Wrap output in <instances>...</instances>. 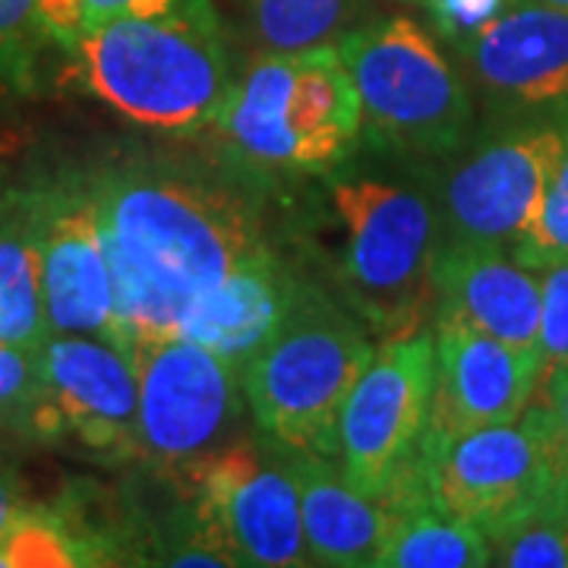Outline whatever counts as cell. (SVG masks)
Listing matches in <instances>:
<instances>
[{"label": "cell", "instance_id": "obj_3", "mask_svg": "<svg viewBox=\"0 0 568 568\" xmlns=\"http://www.w3.org/2000/svg\"><path fill=\"white\" fill-rule=\"evenodd\" d=\"M376 345L338 306L301 287L282 328L241 369V392L282 452L338 455V417Z\"/></svg>", "mask_w": 568, "mask_h": 568}, {"label": "cell", "instance_id": "obj_32", "mask_svg": "<svg viewBox=\"0 0 568 568\" xmlns=\"http://www.w3.org/2000/svg\"><path fill=\"white\" fill-rule=\"evenodd\" d=\"M534 3H547V7H559V10H568V0H534Z\"/></svg>", "mask_w": 568, "mask_h": 568}, {"label": "cell", "instance_id": "obj_13", "mask_svg": "<svg viewBox=\"0 0 568 568\" xmlns=\"http://www.w3.org/2000/svg\"><path fill=\"white\" fill-rule=\"evenodd\" d=\"M48 335L114 338V287L92 186L29 193Z\"/></svg>", "mask_w": 568, "mask_h": 568}, {"label": "cell", "instance_id": "obj_19", "mask_svg": "<svg viewBox=\"0 0 568 568\" xmlns=\"http://www.w3.org/2000/svg\"><path fill=\"white\" fill-rule=\"evenodd\" d=\"M48 338L41 265L29 193L0 196V342L41 347Z\"/></svg>", "mask_w": 568, "mask_h": 568}, {"label": "cell", "instance_id": "obj_22", "mask_svg": "<svg viewBox=\"0 0 568 568\" xmlns=\"http://www.w3.org/2000/svg\"><path fill=\"white\" fill-rule=\"evenodd\" d=\"M89 556L92 552L41 508L0 537V568H73L89 566Z\"/></svg>", "mask_w": 568, "mask_h": 568}, {"label": "cell", "instance_id": "obj_25", "mask_svg": "<svg viewBox=\"0 0 568 568\" xmlns=\"http://www.w3.org/2000/svg\"><path fill=\"white\" fill-rule=\"evenodd\" d=\"M41 405L39 354L0 342V426L29 429Z\"/></svg>", "mask_w": 568, "mask_h": 568}, {"label": "cell", "instance_id": "obj_8", "mask_svg": "<svg viewBox=\"0 0 568 568\" xmlns=\"http://www.w3.org/2000/svg\"><path fill=\"white\" fill-rule=\"evenodd\" d=\"M433 332L386 338L376 347L338 417V458L351 487L379 499L424 446L433 398Z\"/></svg>", "mask_w": 568, "mask_h": 568}, {"label": "cell", "instance_id": "obj_16", "mask_svg": "<svg viewBox=\"0 0 568 568\" xmlns=\"http://www.w3.org/2000/svg\"><path fill=\"white\" fill-rule=\"evenodd\" d=\"M477 82L511 108L568 104V10L508 0L465 44Z\"/></svg>", "mask_w": 568, "mask_h": 568}, {"label": "cell", "instance_id": "obj_12", "mask_svg": "<svg viewBox=\"0 0 568 568\" xmlns=\"http://www.w3.org/2000/svg\"><path fill=\"white\" fill-rule=\"evenodd\" d=\"M41 369V405L32 433L41 439L77 436L102 455L136 452L140 386L133 361L104 338L48 335L36 347Z\"/></svg>", "mask_w": 568, "mask_h": 568}, {"label": "cell", "instance_id": "obj_9", "mask_svg": "<svg viewBox=\"0 0 568 568\" xmlns=\"http://www.w3.org/2000/svg\"><path fill=\"white\" fill-rule=\"evenodd\" d=\"M190 489L193 511L237 566H310L304 518L294 477L284 462L250 443L212 448L178 470Z\"/></svg>", "mask_w": 568, "mask_h": 568}, {"label": "cell", "instance_id": "obj_5", "mask_svg": "<svg viewBox=\"0 0 568 568\" xmlns=\"http://www.w3.org/2000/svg\"><path fill=\"white\" fill-rule=\"evenodd\" d=\"M361 99L364 133L398 155L443 159L470 133L474 104L436 39L386 17L335 41Z\"/></svg>", "mask_w": 568, "mask_h": 568}, {"label": "cell", "instance_id": "obj_23", "mask_svg": "<svg viewBox=\"0 0 568 568\" xmlns=\"http://www.w3.org/2000/svg\"><path fill=\"white\" fill-rule=\"evenodd\" d=\"M559 123H562L566 142H562L559 164L549 178L540 215L528 234L511 246V256L534 272H544L556 263H568V108Z\"/></svg>", "mask_w": 568, "mask_h": 568}, {"label": "cell", "instance_id": "obj_17", "mask_svg": "<svg viewBox=\"0 0 568 568\" xmlns=\"http://www.w3.org/2000/svg\"><path fill=\"white\" fill-rule=\"evenodd\" d=\"M304 284L284 272L275 253L237 265L222 282L183 304L178 335L209 347L237 373L282 328Z\"/></svg>", "mask_w": 568, "mask_h": 568}, {"label": "cell", "instance_id": "obj_30", "mask_svg": "<svg viewBox=\"0 0 568 568\" xmlns=\"http://www.w3.org/2000/svg\"><path fill=\"white\" fill-rule=\"evenodd\" d=\"M82 3L85 0H39V13L48 39H54L67 51L77 44L82 32Z\"/></svg>", "mask_w": 568, "mask_h": 568}, {"label": "cell", "instance_id": "obj_2", "mask_svg": "<svg viewBox=\"0 0 568 568\" xmlns=\"http://www.w3.org/2000/svg\"><path fill=\"white\" fill-rule=\"evenodd\" d=\"M92 193L104 241L181 304L268 253L253 209L219 186L126 168L92 183Z\"/></svg>", "mask_w": 568, "mask_h": 568}, {"label": "cell", "instance_id": "obj_21", "mask_svg": "<svg viewBox=\"0 0 568 568\" xmlns=\"http://www.w3.org/2000/svg\"><path fill=\"white\" fill-rule=\"evenodd\" d=\"M268 51H306L345 36L347 0H246Z\"/></svg>", "mask_w": 568, "mask_h": 568}, {"label": "cell", "instance_id": "obj_14", "mask_svg": "<svg viewBox=\"0 0 568 568\" xmlns=\"http://www.w3.org/2000/svg\"><path fill=\"white\" fill-rule=\"evenodd\" d=\"M436 361L429 398V439H452L496 424H515L537 392L544 364L458 320L436 316Z\"/></svg>", "mask_w": 568, "mask_h": 568}, {"label": "cell", "instance_id": "obj_29", "mask_svg": "<svg viewBox=\"0 0 568 568\" xmlns=\"http://www.w3.org/2000/svg\"><path fill=\"white\" fill-rule=\"evenodd\" d=\"M196 0H85L82 3V32L99 29L102 22L118 20V17H168L186 10ZM80 32V36H82Z\"/></svg>", "mask_w": 568, "mask_h": 568}, {"label": "cell", "instance_id": "obj_15", "mask_svg": "<svg viewBox=\"0 0 568 568\" xmlns=\"http://www.w3.org/2000/svg\"><path fill=\"white\" fill-rule=\"evenodd\" d=\"M436 316L537 354L540 272L521 265L506 246L452 237L433 256Z\"/></svg>", "mask_w": 568, "mask_h": 568}, {"label": "cell", "instance_id": "obj_1", "mask_svg": "<svg viewBox=\"0 0 568 568\" xmlns=\"http://www.w3.org/2000/svg\"><path fill=\"white\" fill-rule=\"evenodd\" d=\"M77 80L111 111L159 133H196L222 118L231 77L209 0L168 17H118L70 48Z\"/></svg>", "mask_w": 568, "mask_h": 568}, {"label": "cell", "instance_id": "obj_28", "mask_svg": "<svg viewBox=\"0 0 568 568\" xmlns=\"http://www.w3.org/2000/svg\"><path fill=\"white\" fill-rule=\"evenodd\" d=\"M537 388H540V402L537 405L547 410L552 443H556V455H559V465H562L568 477V364L544 369Z\"/></svg>", "mask_w": 568, "mask_h": 568}, {"label": "cell", "instance_id": "obj_27", "mask_svg": "<svg viewBox=\"0 0 568 568\" xmlns=\"http://www.w3.org/2000/svg\"><path fill=\"white\" fill-rule=\"evenodd\" d=\"M506 3L508 0H433L426 10L433 13V22L446 39L467 44L489 20L506 10Z\"/></svg>", "mask_w": 568, "mask_h": 568}, {"label": "cell", "instance_id": "obj_7", "mask_svg": "<svg viewBox=\"0 0 568 568\" xmlns=\"http://www.w3.org/2000/svg\"><path fill=\"white\" fill-rule=\"evenodd\" d=\"M433 506L484 534H496L547 503L568 477L549 417L537 402L515 424H496L452 439L424 436Z\"/></svg>", "mask_w": 568, "mask_h": 568}, {"label": "cell", "instance_id": "obj_6", "mask_svg": "<svg viewBox=\"0 0 568 568\" xmlns=\"http://www.w3.org/2000/svg\"><path fill=\"white\" fill-rule=\"evenodd\" d=\"M332 203L347 234L345 284L354 306L383 342L424 332L439 250L429 203L373 178L332 183Z\"/></svg>", "mask_w": 568, "mask_h": 568}, {"label": "cell", "instance_id": "obj_10", "mask_svg": "<svg viewBox=\"0 0 568 568\" xmlns=\"http://www.w3.org/2000/svg\"><path fill=\"white\" fill-rule=\"evenodd\" d=\"M140 407L136 452L181 470L215 443L237 417L241 373L183 335L145 342L133 354Z\"/></svg>", "mask_w": 568, "mask_h": 568}, {"label": "cell", "instance_id": "obj_20", "mask_svg": "<svg viewBox=\"0 0 568 568\" xmlns=\"http://www.w3.org/2000/svg\"><path fill=\"white\" fill-rule=\"evenodd\" d=\"M493 566L489 537L477 525L426 506L395 515V528L376 568H484Z\"/></svg>", "mask_w": 568, "mask_h": 568}, {"label": "cell", "instance_id": "obj_33", "mask_svg": "<svg viewBox=\"0 0 568 568\" xmlns=\"http://www.w3.org/2000/svg\"><path fill=\"white\" fill-rule=\"evenodd\" d=\"M402 3H417V7H429L433 0H402Z\"/></svg>", "mask_w": 568, "mask_h": 568}, {"label": "cell", "instance_id": "obj_31", "mask_svg": "<svg viewBox=\"0 0 568 568\" xmlns=\"http://www.w3.org/2000/svg\"><path fill=\"white\" fill-rule=\"evenodd\" d=\"M32 511H36V508L26 506L20 493L13 489V484L0 474V537L10 534V530L17 528L22 518H29Z\"/></svg>", "mask_w": 568, "mask_h": 568}, {"label": "cell", "instance_id": "obj_24", "mask_svg": "<svg viewBox=\"0 0 568 568\" xmlns=\"http://www.w3.org/2000/svg\"><path fill=\"white\" fill-rule=\"evenodd\" d=\"M48 39L39 0H0V89L29 92L41 41Z\"/></svg>", "mask_w": 568, "mask_h": 568}, {"label": "cell", "instance_id": "obj_18", "mask_svg": "<svg viewBox=\"0 0 568 568\" xmlns=\"http://www.w3.org/2000/svg\"><path fill=\"white\" fill-rule=\"evenodd\" d=\"M284 465L294 477L310 562L332 568H376L395 528V515L379 499L351 487L325 455L291 452Z\"/></svg>", "mask_w": 568, "mask_h": 568}, {"label": "cell", "instance_id": "obj_11", "mask_svg": "<svg viewBox=\"0 0 568 568\" xmlns=\"http://www.w3.org/2000/svg\"><path fill=\"white\" fill-rule=\"evenodd\" d=\"M562 142V123L508 126L480 142L446 183L452 237L518 244L540 215Z\"/></svg>", "mask_w": 568, "mask_h": 568}, {"label": "cell", "instance_id": "obj_4", "mask_svg": "<svg viewBox=\"0 0 568 568\" xmlns=\"http://www.w3.org/2000/svg\"><path fill=\"white\" fill-rule=\"evenodd\" d=\"M215 126L250 162L325 174L354 152L364 118L338 48L320 44L260 58Z\"/></svg>", "mask_w": 568, "mask_h": 568}, {"label": "cell", "instance_id": "obj_26", "mask_svg": "<svg viewBox=\"0 0 568 568\" xmlns=\"http://www.w3.org/2000/svg\"><path fill=\"white\" fill-rule=\"evenodd\" d=\"M537 357L544 369L568 364V263H556L540 272Z\"/></svg>", "mask_w": 568, "mask_h": 568}]
</instances>
